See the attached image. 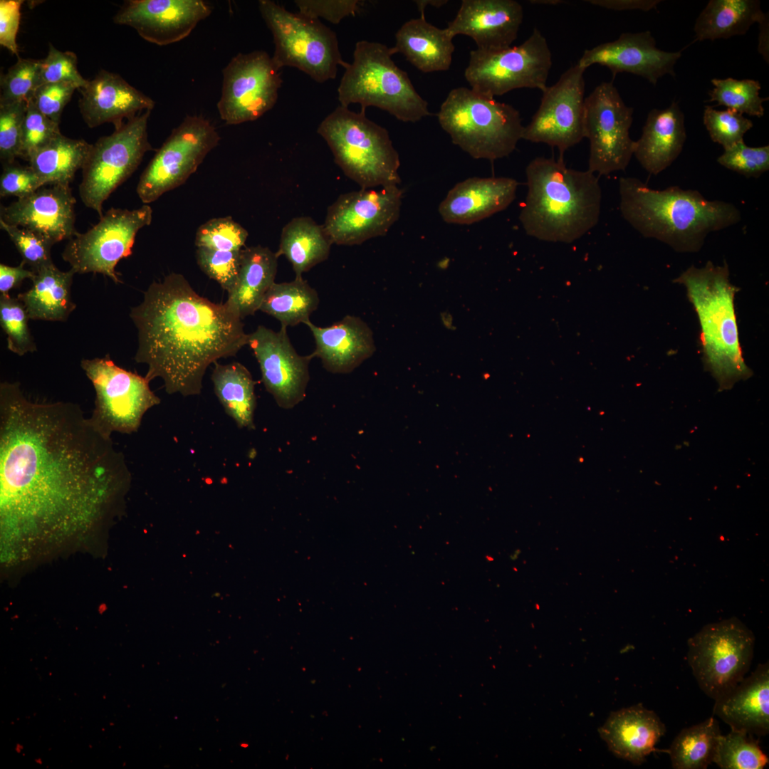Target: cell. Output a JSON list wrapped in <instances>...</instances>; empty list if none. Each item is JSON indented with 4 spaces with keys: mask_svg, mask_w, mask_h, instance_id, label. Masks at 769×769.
I'll list each match as a JSON object with an SVG mask.
<instances>
[{
    "mask_svg": "<svg viewBox=\"0 0 769 769\" xmlns=\"http://www.w3.org/2000/svg\"><path fill=\"white\" fill-rule=\"evenodd\" d=\"M124 454L79 405L29 400L0 384V519L9 558L95 529L131 483Z\"/></svg>",
    "mask_w": 769,
    "mask_h": 769,
    "instance_id": "obj_1",
    "label": "cell"
},
{
    "mask_svg": "<svg viewBox=\"0 0 769 769\" xmlns=\"http://www.w3.org/2000/svg\"><path fill=\"white\" fill-rule=\"evenodd\" d=\"M129 315L137 330L135 361L147 365L149 382L162 379L169 394L199 395L208 367L248 345L237 313L199 295L180 273L152 282Z\"/></svg>",
    "mask_w": 769,
    "mask_h": 769,
    "instance_id": "obj_2",
    "label": "cell"
},
{
    "mask_svg": "<svg viewBox=\"0 0 769 769\" xmlns=\"http://www.w3.org/2000/svg\"><path fill=\"white\" fill-rule=\"evenodd\" d=\"M622 217L645 238L659 240L679 252H696L707 235L741 219L732 203L706 199L699 191L677 186L649 188L635 177L619 180Z\"/></svg>",
    "mask_w": 769,
    "mask_h": 769,
    "instance_id": "obj_3",
    "label": "cell"
},
{
    "mask_svg": "<svg viewBox=\"0 0 769 769\" xmlns=\"http://www.w3.org/2000/svg\"><path fill=\"white\" fill-rule=\"evenodd\" d=\"M528 192L519 214L525 232L537 239L572 243L598 223V176L567 167L563 159L537 157L525 168Z\"/></svg>",
    "mask_w": 769,
    "mask_h": 769,
    "instance_id": "obj_4",
    "label": "cell"
},
{
    "mask_svg": "<svg viewBox=\"0 0 769 769\" xmlns=\"http://www.w3.org/2000/svg\"><path fill=\"white\" fill-rule=\"evenodd\" d=\"M674 282L685 286L696 312L704 367L717 381L719 390L748 379L752 371L742 355L734 308L738 290L729 281L728 265L714 266L708 261L703 268L692 266Z\"/></svg>",
    "mask_w": 769,
    "mask_h": 769,
    "instance_id": "obj_5",
    "label": "cell"
},
{
    "mask_svg": "<svg viewBox=\"0 0 769 769\" xmlns=\"http://www.w3.org/2000/svg\"><path fill=\"white\" fill-rule=\"evenodd\" d=\"M394 54L393 47L381 43L357 42L352 63L345 68L338 88L340 105L359 103L362 110L376 107L404 122H417L429 116L427 101L395 64Z\"/></svg>",
    "mask_w": 769,
    "mask_h": 769,
    "instance_id": "obj_6",
    "label": "cell"
},
{
    "mask_svg": "<svg viewBox=\"0 0 769 769\" xmlns=\"http://www.w3.org/2000/svg\"><path fill=\"white\" fill-rule=\"evenodd\" d=\"M437 117L452 142L474 159L508 157L522 140L524 126L519 111L471 88L452 89Z\"/></svg>",
    "mask_w": 769,
    "mask_h": 769,
    "instance_id": "obj_7",
    "label": "cell"
},
{
    "mask_svg": "<svg viewBox=\"0 0 769 769\" xmlns=\"http://www.w3.org/2000/svg\"><path fill=\"white\" fill-rule=\"evenodd\" d=\"M335 162L361 189L398 185L399 156L388 131L366 117L338 106L320 124Z\"/></svg>",
    "mask_w": 769,
    "mask_h": 769,
    "instance_id": "obj_8",
    "label": "cell"
},
{
    "mask_svg": "<svg viewBox=\"0 0 769 769\" xmlns=\"http://www.w3.org/2000/svg\"><path fill=\"white\" fill-rule=\"evenodd\" d=\"M261 16L271 31L275 45L272 60L280 70L294 67L317 83L336 77L342 58L336 33L318 19L293 13L271 0H260Z\"/></svg>",
    "mask_w": 769,
    "mask_h": 769,
    "instance_id": "obj_9",
    "label": "cell"
},
{
    "mask_svg": "<svg viewBox=\"0 0 769 769\" xmlns=\"http://www.w3.org/2000/svg\"><path fill=\"white\" fill-rule=\"evenodd\" d=\"M687 661L699 688L716 700L748 673L755 637L738 619L705 625L687 642Z\"/></svg>",
    "mask_w": 769,
    "mask_h": 769,
    "instance_id": "obj_10",
    "label": "cell"
},
{
    "mask_svg": "<svg viewBox=\"0 0 769 769\" xmlns=\"http://www.w3.org/2000/svg\"><path fill=\"white\" fill-rule=\"evenodd\" d=\"M551 66L548 41L535 28L518 46L498 51L472 50L464 77L473 90L491 98L520 88L543 92Z\"/></svg>",
    "mask_w": 769,
    "mask_h": 769,
    "instance_id": "obj_11",
    "label": "cell"
},
{
    "mask_svg": "<svg viewBox=\"0 0 769 769\" xmlns=\"http://www.w3.org/2000/svg\"><path fill=\"white\" fill-rule=\"evenodd\" d=\"M80 366L95 392L89 418L107 436L137 432L145 414L161 402L145 377L117 366L108 355L83 359Z\"/></svg>",
    "mask_w": 769,
    "mask_h": 769,
    "instance_id": "obj_12",
    "label": "cell"
},
{
    "mask_svg": "<svg viewBox=\"0 0 769 769\" xmlns=\"http://www.w3.org/2000/svg\"><path fill=\"white\" fill-rule=\"evenodd\" d=\"M151 111L127 121L120 129L92 145L82 168L79 194L83 203L103 216V204L137 169L145 154L152 149L148 141Z\"/></svg>",
    "mask_w": 769,
    "mask_h": 769,
    "instance_id": "obj_13",
    "label": "cell"
},
{
    "mask_svg": "<svg viewBox=\"0 0 769 769\" xmlns=\"http://www.w3.org/2000/svg\"><path fill=\"white\" fill-rule=\"evenodd\" d=\"M152 219L148 204L132 210L112 207L98 224L68 241L62 258L75 273H101L116 284L122 283L115 267L132 254L137 232Z\"/></svg>",
    "mask_w": 769,
    "mask_h": 769,
    "instance_id": "obj_14",
    "label": "cell"
},
{
    "mask_svg": "<svg viewBox=\"0 0 769 769\" xmlns=\"http://www.w3.org/2000/svg\"><path fill=\"white\" fill-rule=\"evenodd\" d=\"M219 140L209 120L187 115L142 172L136 189L140 200L144 204L152 203L184 184Z\"/></svg>",
    "mask_w": 769,
    "mask_h": 769,
    "instance_id": "obj_15",
    "label": "cell"
},
{
    "mask_svg": "<svg viewBox=\"0 0 769 769\" xmlns=\"http://www.w3.org/2000/svg\"><path fill=\"white\" fill-rule=\"evenodd\" d=\"M633 108L625 104L612 81L597 85L585 100V138L590 142L587 170L608 175L624 171L634 155L629 135Z\"/></svg>",
    "mask_w": 769,
    "mask_h": 769,
    "instance_id": "obj_16",
    "label": "cell"
},
{
    "mask_svg": "<svg viewBox=\"0 0 769 769\" xmlns=\"http://www.w3.org/2000/svg\"><path fill=\"white\" fill-rule=\"evenodd\" d=\"M217 103L226 125L253 121L273 108L282 84L279 69L263 51L238 53L222 70Z\"/></svg>",
    "mask_w": 769,
    "mask_h": 769,
    "instance_id": "obj_17",
    "label": "cell"
},
{
    "mask_svg": "<svg viewBox=\"0 0 769 769\" xmlns=\"http://www.w3.org/2000/svg\"><path fill=\"white\" fill-rule=\"evenodd\" d=\"M585 70L577 63L547 86L538 110L524 126L523 140L556 147L563 159L567 150L585 138Z\"/></svg>",
    "mask_w": 769,
    "mask_h": 769,
    "instance_id": "obj_18",
    "label": "cell"
},
{
    "mask_svg": "<svg viewBox=\"0 0 769 769\" xmlns=\"http://www.w3.org/2000/svg\"><path fill=\"white\" fill-rule=\"evenodd\" d=\"M402 199L398 185L342 194L328 207L324 229L338 245H359L384 236L399 216Z\"/></svg>",
    "mask_w": 769,
    "mask_h": 769,
    "instance_id": "obj_19",
    "label": "cell"
},
{
    "mask_svg": "<svg viewBox=\"0 0 769 769\" xmlns=\"http://www.w3.org/2000/svg\"><path fill=\"white\" fill-rule=\"evenodd\" d=\"M258 325L249 334L248 345L260 367L262 382L277 404L290 409L305 397L310 355L302 356L293 347L286 330Z\"/></svg>",
    "mask_w": 769,
    "mask_h": 769,
    "instance_id": "obj_20",
    "label": "cell"
},
{
    "mask_svg": "<svg viewBox=\"0 0 769 769\" xmlns=\"http://www.w3.org/2000/svg\"><path fill=\"white\" fill-rule=\"evenodd\" d=\"M211 11L202 0H130L114 21L133 28L148 42L165 46L187 37Z\"/></svg>",
    "mask_w": 769,
    "mask_h": 769,
    "instance_id": "obj_21",
    "label": "cell"
},
{
    "mask_svg": "<svg viewBox=\"0 0 769 769\" xmlns=\"http://www.w3.org/2000/svg\"><path fill=\"white\" fill-rule=\"evenodd\" d=\"M681 56V51L657 48L652 33L644 31L622 33L614 41L586 49L577 63L585 69L595 64L607 67L613 78L628 73L656 85L665 75L676 76L674 68Z\"/></svg>",
    "mask_w": 769,
    "mask_h": 769,
    "instance_id": "obj_22",
    "label": "cell"
},
{
    "mask_svg": "<svg viewBox=\"0 0 769 769\" xmlns=\"http://www.w3.org/2000/svg\"><path fill=\"white\" fill-rule=\"evenodd\" d=\"M75 204L70 185L48 184L8 206L1 205L0 219L38 232L55 244L78 233Z\"/></svg>",
    "mask_w": 769,
    "mask_h": 769,
    "instance_id": "obj_23",
    "label": "cell"
},
{
    "mask_svg": "<svg viewBox=\"0 0 769 769\" xmlns=\"http://www.w3.org/2000/svg\"><path fill=\"white\" fill-rule=\"evenodd\" d=\"M523 9L515 0H463L447 30L471 38L481 51L511 46L523 22Z\"/></svg>",
    "mask_w": 769,
    "mask_h": 769,
    "instance_id": "obj_24",
    "label": "cell"
},
{
    "mask_svg": "<svg viewBox=\"0 0 769 769\" xmlns=\"http://www.w3.org/2000/svg\"><path fill=\"white\" fill-rule=\"evenodd\" d=\"M79 108L83 119L92 128L113 123L115 130L141 112L152 111L155 102L119 75L100 70L81 89Z\"/></svg>",
    "mask_w": 769,
    "mask_h": 769,
    "instance_id": "obj_25",
    "label": "cell"
},
{
    "mask_svg": "<svg viewBox=\"0 0 769 769\" xmlns=\"http://www.w3.org/2000/svg\"><path fill=\"white\" fill-rule=\"evenodd\" d=\"M518 182L511 177H470L458 182L439 205L448 224H471L506 209L516 199Z\"/></svg>",
    "mask_w": 769,
    "mask_h": 769,
    "instance_id": "obj_26",
    "label": "cell"
},
{
    "mask_svg": "<svg viewBox=\"0 0 769 769\" xmlns=\"http://www.w3.org/2000/svg\"><path fill=\"white\" fill-rule=\"evenodd\" d=\"M304 324L315 343L310 356L320 358L330 372H350L375 352L372 331L359 317L347 315L327 327L317 326L310 320Z\"/></svg>",
    "mask_w": 769,
    "mask_h": 769,
    "instance_id": "obj_27",
    "label": "cell"
},
{
    "mask_svg": "<svg viewBox=\"0 0 769 769\" xmlns=\"http://www.w3.org/2000/svg\"><path fill=\"white\" fill-rule=\"evenodd\" d=\"M665 732L657 714L641 703L612 712L599 728L609 750L635 765L645 761Z\"/></svg>",
    "mask_w": 769,
    "mask_h": 769,
    "instance_id": "obj_28",
    "label": "cell"
},
{
    "mask_svg": "<svg viewBox=\"0 0 769 769\" xmlns=\"http://www.w3.org/2000/svg\"><path fill=\"white\" fill-rule=\"evenodd\" d=\"M713 713L731 730L751 735L769 732V664H760L728 691L714 700Z\"/></svg>",
    "mask_w": 769,
    "mask_h": 769,
    "instance_id": "obj_29",
    "label": "cell"
},
{
    "mask_svg": "<svg viewBox=\"0 0 769 769\" xmlns=\"http://www.w3.org/2000/svg\"><path fill=\"white\" fill-rule=\"evenodd\" d=\"M686 140L684 115L673 101L665 109L649 111L634 155L647 172L657 175L677 159Z\"/></svg>",
    "mask_w": 769,
    "mask_h": 769,
    "instance_id": "obj_30",
    "label": "cell"
},
{
    "mask_svg": "<svg viewBox=\"0 0 769 769\" xmlns=\"http://www.w3.org/2000/svg\"><path fill=\"white\" fill-rule=\"evenodd\" d=\"M453 38L446 28H437L420 16L408 20L399 28L393 49L423 73L446 71L455 49Z\"/></svg>",
    "mask_w": 769,
    "mask_h": 769,
    "instance_id": "obj_31",
    "label": "cell"
},
{
    "mask_svg": "<svg viewBox=\"0 0 769 769\" xmlns=\"http://www.w3.org/2000/svg\"><path fill=\"white\" fill-rule=\"evenodd\" d=\"M278 258L276 252L260 245L242 249L237 278L226 301L241 319L259 310L275 283Z\"/></svg>",
    "mask_w": 769,
    "mask_h": 769,
    "instance_id": "obj_32",
    "label": "cell"
},
{
    "mask_svg": "<svg viewBox=\"0 0 769 769\" xmlns=\"http://www.w3.org/2000/svg\"><path fill=\"white\" fill-rule=\"evenodd\" d=\"M75 273L59 270L54 263L36 272L32 286L17 298L23 303L29 319L46 321L67 320L76 305L71 297Z\"/></svg>",
    "mask_w": 769,
    "mask_h": 769,
    "instance_id": "obj_33",
    "label": "cell"
},
{
    "mask_svg": "<svg viewBox=\"0 0 769 769\" xmlns=\"http://www.w3.org/2000/svg\"><path fill=\"white\" fill-rule=\"evenodd\" d=\"M766 16L758 0H711L696 20L695 41L744 35Z\"/></svg>",
    "mask_w": 769,
    "mask_h": 769,
    "instance_id": "obj_34",
    "label": "cell"
},
{
    "mask_svg": "<svg viewBox=\"0 0 769 769\" xmlns=\"http://www.w3.org/2000/svg\"><path fill=\"white\" fill-rule=\"evenodd\" d=\"M332 244L323 225L309 216L295 217L283 226L276 254L285 256L295 278H302L305 272L328 258Z\"/></svg>",
    "mask_w": 769,
    "mask_h": 769,
    "instance_id": "obj_35",
    "label": "cell"
},
{
    "mask_svg": "<svg viewBox=\"0 0 769 769\" xmlns=\"http://www.w3.org/2000/svg\"><path fill=\"white\" fill-rule=\"evenodd\" d=\"M214 364L211 378L214 393L224 412L239 428L253 429L256 397L251 374L237 362Z\"/></svg>",
    "mask_w": 769,
    "mask_h": 769,
    "instance_id": "obj_36",
    "label": "cell"
},
{
    "mask_svg": "<svg viewBox=\"0 0 769 769\" xmlns=\"http://www.w3.org/2000/svg\"><path fill=\"white\" fill-rule=\"evenodd\" d=\"M92 145L61 133L28 159L29 166L46 185H70L75 172L83 167Z\"/></svg>",
    "mask_w": 769,
    "mask_h": 769,
    "instance_id": "obj_37",
    "label": "cell"
},
{
    "mask_svg": "<svg viewBox=\"0 0 769 769\" xmlns=\"http://www.w3.org/2000/svg\"><path fill=\"white\" fill-rule=\"evenodd\" d=\"M318 292L307 281L295 278L290 282L274 283L265 295L259 310L278 320L283 327L295 326L310 320L318 308Z\"/></svg>",
    "mask_w": 769,
    "mask_h": 769,
    "instance_id": "obj_38",
    "label": "cell"
},
{
    "mask_svg": "<svg viewBox=\"0 0 769 769\" xmlns=\"http://www.w3.org/2000/svg\"><path fill=\"white\" fill-rule=\"evenodd\" d=\"M721 734L718 722L713 716L681 730L669 749L673 768H706L713 760Z\"/></svg>",
    "mask_w": 769,
    "mask_h": 769,
    "instance_id": "obj_39",
    "label": "cell"
},
{
    "mask_svg": "<svg viewBox=\"0 0 769 769\" xmlns=\"http://www.w3.org/2000/svg\"><path fill=\"white\" fill-rule=\"evenodd\" d=\"M711 82L713 88L708 93L710 102H716L717 105H723L742 115L763 116V103L768 98L760 96L761 85L758 80L727 78H713Z\"/></svg>",
    "mask_w": 769,
    "mask_h": 769,
    "instance_id": "obj_40",
    "label": "cell"
},
{
    "mask_svg": "<svg viewBox=\"0 0 769 769\" xmlns=\"http://www.w3.org/2000/svg\"><path fill=\"white\" fill-rule=\"evenodd\" d=\"M713 762L722 769H762L768 758L751 734L731 730L719 736Z\"/></svg>",
    "mask_w": 769,
    "mask_h": 769,
    "instance_id": "obj_41",
    "label": "cell"
},
{
    "mask_svg": "<svg viewBox=\"0 0 769 769\" xmlns=\"http://www.w3.org/2000/svg\"><path fill=\"white\" fill-rule=\"evenodd\" d=\"M28 320V313L18 298L1 294L0 325L6 335L7 348L19 356L37 350Z\"/></svg>",
    "mask_w": 769,
    "mask_h": 769,
    "instance_id": "obj_42",
    "label": "cell"
},
{
    "mask_svg": "<svg viewBox=\"0 0 769 769\" xmlns=\"http://www.w3.org/2000/svg\"><path fill=\"white\" fill-rule=\"evenodd\" d=\"M41 60L18 59L1 77L0 105L28 102L40 86Z\"/></svg>",
    "mask_w": 769,
    "mask_h": 769,
    "instance_id": "obj_43",
    "label": "cell"
},
{
    "mask_svg": "<svg viewBox=\"0 0 769 769\" xmlns=\"http://www.w3.org/2000/svg\"><path fill=\"white\" fill-rule=\"evenodd\" d=\"M248 235L246 229L231 217L214 218L198 228L195 245L218 251H241Z\"/></svg>",
    "mask_w": 769,
    "mask_h": 769,
    "instance_id": "obj_44",
    "label": "cell"
},
{
    "mask_svg": "<svg viewBox=\"0 0 769 769\" xmlns=\"http://www.w3.org/2000/svg\"><path fill=\"white\" fill-rule=\"evenodd\" d=\"M703 122L712 141L724 150L743 140L744 135L753 126V121L741 113L729 109L717 110L711 106L705 107Z\"/></svg>",
    "mask_w": 769,
    "mask_h": 769,
    "instance_id": "obj_45",
    "label": "cell"
},
{
    "mask_svg": "<svg viewBox=\"0 0 769 769\" xmlns=\"http://www.w3.org/2000/svg\"><path fill=\"white\" fill-rule=\"evenodd\" d=\"M0 227L15 245L22 262L28 265L34 273L53 263L51 255L53 244L46 237L33 230L9 224L1 219Z\"/></svg>",
    "mask_w": 769,
    "mask_h": 769,
    "instance_id": "obj_46",
    "label": "cell"
},
{
    "mask_svg": "<svg viewBox=\"0 0 769 769\" xmlns=\"http://www.w3.org/2000/svg\"><path fill=\"white\" fill-rule=\"evenodd\" d=\"M241 251H218L199 247L196 251L197 263L210 278L216 281L229 293L234 287L239 273Z\"/></svg>",
    "mask_w": 769,
    "mask_h": 769,
    "instance_id": "obj_47",
    "label": "cell"
},
{
    "mask_svg": "<svg viewBox=\"0 0 769 769\" xmlns=\"http://www.w3.org/2000/svg\"><path fill=\"white\" fill-rule=\"evenodd\" d=\"M27 103L0 105V157L3 165L20 157Z\"/></svg>",
    "mask_w": 769,
    "mask_h": 769,
    "instance_id": "obj_48",
    "label": "cell"
},
{
    "mask_svg": "<svg viewBox=\"0 0 769 769\" xmlns=\"http://www.w3.org/2000/svg\"><path fill=\"white\" fill-rule=\"evenodd\" d=\"M60 134L59 123L42 114L31 99L27 102L20 157L28 161L34 153Z\"/></svg>",
    "mask_w": 769,
    "mask_h": 769,
    "instance_id": "obj_49",
    "label": "cell"
},
{
    "mask_svg": "<svg viewBox=\"0 0 769 769\" xmlns=\"http://www.w3.org/2000/svg\"><path fill=\"white\" fill-rule=\"evenodd\" d=\"M717 162L747 177H758L769 169V146L750 147L743 140L724 150Z\"/></svg>",
    "mask_w": 769,
    "mask_h": 769,
    "instance_id": "obj_50",
    "label": "cell"
},
{
    "mask_svg": "<svg viewBox=\"0 0 769 769\" xmlns=\"http://www.w3.org/2000/svg\"><path fill=\"white\" fill-rule=\"evenodd\" d=\"M40 80V85L68 83L80 90L85 88L89 82L78 71L75 54L70 51H61L52 44L49 45L46 57L41 59Z\"/></svg>",
    "mask_w": 769,
    "mask_h": 769,
    "instance_id": "obj_51",
    "label": "cell"
},
{
    "mask_svg": "<svg viewBox=\"0 0 769 769\" xmlns=\"http://www.w3.org/2000/svg\"><path fill=\"white\" fill-rule=\"evenodd\" d=\"M45 185L43 180L29 165L21 166L14 162L4 165L0 177V196H14L21 199Z\"/></svg>",
    "mask_w": 769,
    "mask_h": 769,
    "instance_id": "obj_52",
    "label": "cell"
},
{
    "mask_svg": "<svg viewBox=\"0 0 769 769\" xmlns=\"http://www.w3.org/2000/svg\"><path fill=\"white\" fill-rule=\"evenodd\" d=\"M298 13L318 19L323 18L334 24L356 14L363 1L358 0H295Z\"/></svg>",
    "mask_w": 769,
    "mask_h": 769,
    "instance_id": "obj_53",
    "label": "cell"
},
{
    "mask_svg": "<svg viewBox=\"0 0 769 769\" xmlns=\"http://www.w3.org/2000/svg\"><path fill=\"white\" fill-rule=\"evenodd\" d=\"M75 89V85L68 83L43 84L36 90L32 100L42 114L60 123L63 108Z\"/></svg>",
    "mask_w": 769,
    "mask_h": 769,
    "instance_id": "obj_54",
    "label": "cell"
},
{
    "mask_svg": "<svg viewBox=\"0 0 769 769\" xmlns=\"http://www.w3.org/2000/svg\"><path fill=\"white\" fill-rule=\"evenodd\" d=\"M23 2L21 0L0 1V44L17 56L16 35Z\"/></svg>",
    "mask_w": 769,
    "mask_h": 769,
    "instance_id": "obj_55",
    "label": "cell"
},
{
    "mask_svg": "<svg viewBox=\"0 0 769 769\" xmlns=\"http://www.w3.org/2000/svg\"><path fill=\"white\" fill-rule=\"evenodd\" d=\"M25 263L21 262L17 266H11L4 263L0 264V293L2 295H9L13 288L19 287L25 279L34 278L36 273L32 270L24 268Z\"/></svg>",
    "mask_w": 769,
    "mask_h": 769,
    "instance_id": "obj_56",
    "label": "cell"
},
{
    "mask_svg": "<svg viewBox=\"0 0 769 769\" xmlns=\"http://www.w3.org/2000/svg\"><path fill=\"white\" fill-rule=\"evenodd\" d=\"M592 5L613 11L639 10L649 11L656 9L660 0H586Z\"/></svg>",
    "mask_w": 769,
    "mask_h": 769,
    "instance_id": "obj_57",
    "label": "cell"
},
{
    "mask_svg": "<svg viewBox=\"0 0 769 769\" xmlns=\"http://www.w3.org/2000/svg\"><path fill=\"white\" fill-rule=\"evenodd\" d=\"M760 28V33L758 38V50L760 54L763 56L764 60L768 63L769 52H768V15L758 23Z\"/></svg>",
    "mask_w": 769,
    "mask_h": 769,
    "instance_id": "obj_58",
    "label": "cell"
},
{
    "mask_svg": "<svg viewBox=\"0 0 769 769\" xmlns=\"http://www.w3.org/2000/svg\"><path fill=\"white\" fill-rule=\"evenodd\" d=\"M415 4L417 6L419 11L420 12V16H424V10L428 5L433 6L436 8H439L446 4L447 0H416Z\"/></svg>",
    "mask_w": 769,
    "mask_h": 769,
    "instance_id": "obj_59",
    "label": "cell"
},
{
    "mask_svg": "<svg viewBox=\"0 0 769 769\" xmlns=\"http://www.w3.org/2000/svg\"><path fill=\"white\" fill-rule=\"evenodd\" d=\"M530 4H542V5L543 4V5H558V4H560L565 3L564 1H561V0H532V1H530Z\"/></svg>",
    "mask_w": 769,
    "mask_h": 769,
    "instance_id": "obj_60",
    "label": "cell"
}]
</instances>
